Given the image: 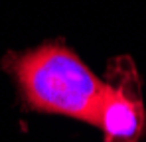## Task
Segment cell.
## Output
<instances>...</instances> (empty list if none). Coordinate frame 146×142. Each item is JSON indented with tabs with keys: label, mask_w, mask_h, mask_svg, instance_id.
I'll return each mask as SVG.
<instances>
[{
	"label": "cell",
	"mask_w": 146,
	"mask_h": 142,
	"mask_svg": "<svg viewBox=\"0 0 146 142\" xmlns=\"http://www.w3.org/2000/svg\"><path fill=\"white\" fill-rule=\"evenodd\" d=\"M2 69L14 81L26 109L97 122L105 81L63 40L8 51L2 57Z\"/></svg>",
	"instance_id": "cell-1"
},
{
	"label": "cell",
	"mask_w": 146,
	"mask_h": 142,
	"mask_svg": "<svg viewBox=\"0 0 146 142\" xmlns=\"http://www.w3.org/2000/svg\"><path fill=\"white\" fill-rule=\"evenodd\" d=\"M105 91L97 115L103 142H140L146 130L142 77L130 55L111 57L105 71Z\"/></svg>",
	"instance_id": "cell-2"
}]
</instances>
